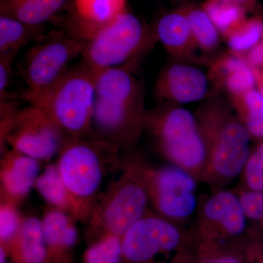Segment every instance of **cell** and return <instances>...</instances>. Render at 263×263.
<instances>
[{
  "label": "cell",
  "mask_w": 263,
  "mask_h": 263,
  "mask_svg": "<svg viewBox=\"0 0 263 263\" xmlns=\"http://www.w3.org/2000/svg\"><path fill=\"white\" fill-rule=\"evenodd\" d=\"M98 73L81 62L46 89L26 90L21 98L42 110L70 138H91Z\"/></svg>",
  "instance_id": "1"
},
{
  "label": "cell",
  "mask_w": 263,
  "mask_h": 263,
  "mask_svg": "<svg viewBox=\"0 0 263 263\" xmlns=\"http://www.w3.org/2000/svg\"><path fill=\"white\" fill-rule=\"evenodd\" d=\"M127 64L99 72L91 138L119 148L136 129L140 112L136 81Z\"/></svg>",
  "instance_id": "2"
},
{
  "label": "cell",
  "mask_w": 263,
  "mask_h": 263,
  "mask_svg": "<svg viewBox=\"0 0 263 263\" xmlns=\"http://www.w3.org/2000/svg\"><path fill=\"white\" fill-rule=\"evenodd\" d=\"M117 150L95 138L70 137L60 151L57 167L77 205L79 219L91 214L109 166L115 165Z\"/></svg>",
  "instance_id": "3"
},
{
  "label": "cell",
  "mask_w": 263,
  "mask_h": 263,
  "mask_svg": "<svg viewBox=\"0 0 263 263\" xmlns=\"http://www.w3.org/2000/svg\"><path fill=\"white\" fill-rule=\"evenodd\" d=\"M85 46L61 30L40 36L19 65L27 90L41 91L54 84L70 68L71 62L81 57Z\"/></svg>",
  "instance_id": "4"
},
{
  "label": "cell",
  "mask_w": 263,
  "mask_h": 263,
  "mask_svg": "<svg viewBox=\"0 0 263 263\" xmlns=\"http://www.w3.org/2000/svg\"><path fill=\"white\" fill-rule=\"evenodd\" d=\"M146 34L136 15L124 12L86 43L81 63L95 72L127 64L143 48Z\"/></svg>",
  "instance_id": "5"
},
{
  "label": "cell",
  "mask_w": 263,
  "mask_h": 263,
  "mask_svg": "<svg viewBox=\"0 0 263 263\" xmlns=\"http://www.w3.org/2000/svg\"><path fill=\"white\" fill-rule=\"evenodd\" d=\"M147 203L144 187L125 175L112 183L98 205L93 208L90 222L103 229L104 235L122 237L141 219Z\"/></svg>",
  "instance_id": "6"
},
{
  "label": "cell",
  "mask_w": 263,
  "mask_h": 263,
  "mask_svg": "<svg viewBox=\"0 0 263 263\" xmlns=\"http://www.w3.org/2000/svg\"><path fill=\"white\" fill-rule=\"evenodd\" d=\"M70 138L42 110L29 105L19 110L5 139L13 150L38 161L48 160Z\"/></svg>",
  "instance_id": "7"
},
{
  "label": "cell",
  "mask_w": 263,
  "mask_h": 263,
  "mask_svg": "<svg viewBox=\"0 0 263 263\" xmlns=\"http://www.w3.org/2000/svg\"><path fill=\"white\" fill-rule=\"evenodd\" d=\"M122 238L123 256L132 262H143L161 252L176 248L180 234L164 219L144 217L135 223Z\"/></svg>",
  "instance_id": "8"
},
{
  "label": "cell",
  "mask_w": 263,
  "mask_h": 263,
  "mask_svg": "<svg viewBox=\"0 0 263 263\" xmlns=\"http://www.w3.org/2000/svg\"><path fill=\"white\" fill-rule=\"evenodd\" d=\"M160 133L170 157L186 167H195L205 157V147L193 114L175 109L162 121Z\"/></svg>",
  "instance_id": "9"
},
{
  "label": "cell",
  "mask_w": 263,
  "mask_h": 263,
  "mask_svg": "<svg viewBox=\"0 0 263 263\" xmlns=\"http://www.w3.org/2000/svg\"><path fill=\"white\" fill-rule=\"evenodd\" d=\"M157 205L162 214L173 218L185 217L196 208L193 192L195 180L187 173L176 167L161 170L156 175Z\"/></svg>",
  "instance_id": "10"
},
{
  "label": "cell",
  "mask_w": 263,
  "mask_h": 263,
  "mask_svg": "<svg viewBox=\"0 0 263 263\" xmlns=\"http://www.w3.org/2000/svg\"><path fill=\"white\" fill-rule=\"evenodd\" d=\"M127 0H73L67 34L86 44L104 26L126 11Z\"/></svg>",
  "instance_id": "11"
},
{
  "label": "cell",
  "mask_w": 263,
  "mask_h": 263,
  "mask_svg": "<svg viewBox=\"0 0 263 263\" xmlns=\"http://www.w3.org/2000/svg\"><path fill=\"white\" fill-rule=\"evenodd\" d=\"M39 161L17 151L7 152L1 167L4 201L15 205L28 195L39 176Z\"/></svg>",
  "instance_id": "12"
},
{
  "label": "cell",
  "mask_w": 263,
  "mask_h": 263,
  "mask_svg": "<svg viewBox=\"0 0 263 263\" xmlns=\"http://www.w3.org/2000/svg\"><path fill=\"white\" fill-rule=\"evenodd\" d=\"M248 131L237 123H230L221 132L214 155L218 174L233 177L239 174L249 157Z\"/></svg>",
  "instance_id": "13"
},
{
  "label": "cell",
  "mask_w": 263,
  "mask_h": 263,
  "mask_svg": "<svg viewBox=\"0 0 263 263\" xmlns=\"http://www.w3.org/2000/svg\"><path fill=\"white\" fill-rule=\"evenodd\" d=\"M207 79L203 72L190 66L176 65L166 72L161 81V90L168 93L177 101L191 103L205 95Z\"/></svg>",
  "instance_id": "14"
},
{
  "label": "cell",
  "mask_w": 263,
  "mask_h": 263,
  "mask_svg": "<svg viewBox=\"0 0 263 263\" xmlns=\"http://www.w3.org/2000/svg\"><path fill=\"white\" fill-rule=\"evenodd\" d=\"M12 241L15 257L21 263H44L47 258L42 221L37 218L24 219Z\"/></svg>",
  "instance_id": "15"
},
{
  "label": "cell",
  "mask_w": 263,
  "mask_h": 263,
  "mask_svg": "<svg viewBox=\"0 0 263 263\" xmlns=\"http://www.w3.org/2000/svg\"><path fill=\"white\" fill-rule=\"evenodd\" d=\"M44 34L43 25H30L18 19L0 16V59L14 62L19 51Z\"/></svg>",
  "instance_id": "16"
},
{
  "label": "cell",
  "mask_w": 263,
  "mask_h": 263,
  "mask_svg": "<svg viewBox=\"0 0 263 263\" xmlns=\"http://www.w3.org/2000/svg\"><path fill=\"white\" fill-rule=\"evenodd\" d=\"M67 0H2L1 14L30 25H43L66 4Z\"/></svg>",
  "instance_id": "17"
},
{
  "label": "cell",
  "mask_w": 263,
  "mask_h": 263,
  "mask_svg": "<svg viewBox=\"0 0 263 263\" xmlns=\"http://www.w3.org/2000/svg\"><path fill=\"white\" fill-rule=\"evenodd\" d=\"M205 216L220 223L233 235L241 233L245 228V214L240 199L229 192H221L213 196L205 206Z\"/></svg>",
  "instance_id": "18"
},
{
  "label": "cell",
  "mask_w": 263,
  "mask_h": 263,
  "mask_svg": "<svg viewBox=\"0 0 263 263\" xmlns=\"http://www.w3.org/2000/svg\"><path fill=\"white\" fill-rule=\"evenodd\" d=\"M34 187L50 205L79 219L77 205L66 187L57 164L45 168L36 180Z\"/></svg>",
  "instance_id": "19"
},
{
  "label": "cell",
  "mask_w": 263,
  "mask_h": 263,
  "mask_svg": "<svg viewBox=\"0 0 263 263\" xmlns=\"http://www.w3.org/2000/svg\"><path fill=\"white\" fill-rule=\"evenodd\" d=\"M71 216L57 209H51L46 213L42 224L47 249L63 250L75 245L77 230Z\"/></svg>",
  "instance_id": "20"
},
{
  "label": "cell",
  "mask_w": 263,
  "mask_h": 263,
  "mask_svg": "<svg viewBox=\"0 0 263 263\" xmlns=\"http://www.w3.org/2000/svg\"><path fill=\"white\" fill-rule=\"evenodd\" d=\"M187 18L171 13L161 18L157 25V36L166 46L178 47L186 42L190 32Z\"/></svg>",
  "instance_id": "21"
},
{
  "label": "cell",
  "mask_w": 263,
  "mask_h": 263,
  "mask_svg": "<svg viewBox=\"0 0 263 263\" xmlns=\"http://www.w3.org/2000/svg\"><path fill=\"white\" fill-rule=\"evenodd\" d=\"M123 255L122 237L106 235L102 237L85 254L86 263H120Z\"/></svg>",
  "instance_id": "22"
},
{
  "label": "cell",
  "mask_w": 263,
  "mask_h": 263,
  "mask_svg": "<svg viewBox=\"0 0 263 263\" xmlns=\"http://www.w3.org/2000/svg\"><path fill=\"white\" fill-rule=\"evenodd\" d=\"M190 30L202 46L210 48L218 41V34L214 24L209 15L204 12L196 10L187 18Z\"/></svg>",
  "instance_id": "23"
},
{
  "label": "cell",
  "mask_w": 263,
  "mask_h": 263,
  "mask_svg": "<svg viewBox=\"0 0 263 263\" xmlns=\"http://www.w3.org/2000/svg\"><path fill=\"white\" fill-rule=\"evenodd\" d=\"M207 13L218 29L226 30L238 21L240 10L238 7L230 3L213 2L208 5Z\"/></svg>",
  "instance_id": "24"
},
{
  "label": "cell",
  "mask_w": 263,
  "mask_h": 263,
  "mask_svg": "<svg viewBox=\"0 0 263 263\" xmlns=\"http://www.w3.org/2000/svg\"><path fill=\"white\" fill-rule=\"evenodd\" d=\"M21 220L15 205L3 201L0 207V238L3 243L11 241L18 233Z\"/></svg>",
  "instance_id": "25"
},
{
  "label": "cell",
  "mask_w": 263,
  "mask_h": 263,
  "mask_svg": "<svg viewBox=\"0 0 263 263\" xmlns=\"http://www.w3.org/2000/svg\"><path fill=\"white\" fill-rule=\"evenodd\" d=\"M249 109L248 128L257 137L263 136V97L257 91H250L246 95Z\"/></svg>",
  "instance_id": "26"
},
{
  "label": "cell",
  "mask_w": 263,
  "mask_h": 263,
  "mask_svg": "<svg viewBox=\"0 0 263 263\" xmlns=\"http://www.w3.org/2000/svg\"><path fill=\"white\" fill-rule=\"evenodd\" d=\"M246 177L252 190L263 191V144L249 158Z\"/></svg>",
  "instance_id": "27"
},
{
  "label": "cell",
  "mask_w": 263,
  "mask_h": 263,
  "mask_svg": "<svg viewBox=\"0 0 263 263\" xmlns=\"http://www.w3.org/2000/svg\"><path fill=\"white\" fill-rule=\"evenodd\" d=\"M262 32V24L258 22H252L243 32L230 37L229 46L238 51L248 49L259 41Z\"/></svg>",
  "instance_id": "28"
},
{
  "label": "cell",
  "mask_w": 263,
  "mask_h": 263,
  "mask_svg": "<svg viewBox=\"0 0 263 263\" xmlns=\"http://www.w3.org/2000/svg\"><path fill=\"white\" fill-rule=\"evenodd\" d=\"M230 73L227 84L231 91L240 93L253 87L255 82L254 76L247 64Z\"/></svg>",
  "instance_id": "29"
},
{
  "label": "cell",
  "mask_w": 263,
  "mask_h": 263,
  "mask_svg": "<svg viewBox=\"0 0 263 263\" xmlns=\"http://www.w3.org/2000/svg\"><path fill=\"white\" fill-rule=\"evenodd\" d=\"M240 200L246 216L252 219H263V192L245 193Z\"/></svg>",
  "instance_id": "30"
},
{
  "label": "cell",
  "mask_w": 263,
  "mask_h": 263,
  "mask_svg": "<svg viewBox=\"0 0 263 263\" xmlns=\"http://www.w3.org/2000/svg\"><path fill=\"white\" fill-rule=\"evenodd\" d=\"M13 62L0 59V99L10 98L8 88L13 74Z\"/></svg>",
  "instance_id": "31"
},
{
  "label": "cell",
  "mask_w": 263,
  "mask_h": 263,
  "mask_svg": "<svg viewBox=\"0 0 263 263\" xmlns=\"http://www.w3.org/2000/svg\"><path fill=\"white\" fill-rule=\"evenodd\" d=\"M249 60L252 64L260 65L263 64V48L261 44L255 46L249 53Z\"/></svg>",
  "instance_id": "32"
},
{
  "label": "cell",
  "mask_w": 263,
  "mask_h": 263,
  "mask_svg": "<svg viewBox=\"0 0 263 263\" xmlns=\"http://www.w3.org/2000/svg\"><path fill=\"white\" fill-rule=\"evenodd\" d=\"M210 263H240L238 259L234 258V257H220V258H218L214 259V260L212 261Z\"/></svg>",
  "instance_id": "33"
},
{
  "label": "cell",
  "mask_w": 263,
  "mask_h": 263,
  "mask_svg": "<svg viewBox=\"0 0 263 263\" xmlns=\"http://www.w3.org/2000/svg\"><path fill=\"white\" fill-rule=\"evenodd\" d=\"M226 1L230 3H233V4H238V3H243L246 0H226Z\"/></svg>",
  "instance_id": "34"
},
{
  "label": "cell",
  "mask_w": 263,
  "mask_h": 263,
  "mask_svg": "<svg viewBox=\"0 0 263 263\" xmlns=\"http://www.w3.org/2000/svg\"><path fill=\"white\" fill-rule=\"evenodd\" d=\"M261 95H262V96L263 97V88L262 89V93H261Z\"/></svg>",
  "instance_id": "35"
},
{
  "label": "cell",
  "mask_w": 263,
  "mask_h": 263,
  "mask_svg": "<svg viewBox=\"0 0 263 263\" xmlns=\"http://www.w3.org/2000/svg\"><path fill=\"white\" fill-rule=\"evenodd\" d=\"M261 46H262V48H263V42L262 43H261Z\"/></svg>",
  "instance_id": "36"
},
{
  "label": "cell",
  "mask_w": 263,
  "mask_h": 263,
  "mask_svg": "<svg viewBox=\"0 0 263 263\" xmlns=\"http://www.w3.org/2000/svg\"><path fill=\"white\" fill-rule=\"evenodd\" d=\"M262 263H263V262Z\"/></svg>",
  "instance_id": "37"
}]
</instances>
